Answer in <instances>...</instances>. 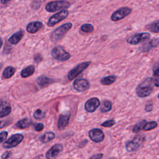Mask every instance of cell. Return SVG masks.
<instances>
[{"mask_svg": "<svg viewBox=\"0 0 159 159\" xmlns=\"http://www.w3.org/2000/svg\"><path fill=\"white\" fill-rule=\"evenodd\" d=\"M11 155V152H6L3 153V155L1 156L2 158H7Z\"/></svg>", "mask_w": 159, "mask_h": 159, "instance_id": "obj_39", "label": "cell"}, {"mask_svg": "<svg viewBox=\"0 0 159 159\" xmlns=\"http://www.w3.org/2000/svg\"><path fill=\"white\" fill-rule=\"evenodd\" d=\"M6 122L5 121H0V129L4 127L6 125Z\"/></svg>", "mask_w": 159, "mask_h": 159, "instance_id": "obj_42", "label": "cell"}, {"mask_svg": "<svg viewBox=\"0 0 159 159\" xmlns=\"http://www.w3.org/2000/svg\"><path fill=\"white\" fill-rule=\"evenodd\" d=\"M53 82V80L45 76H40L37 79V83L41 88H44Z\"/></svg>", "mask_w": 159, "mask_h": 159, "instance_id": "obj_20", "label": "cell"}, {"mask_svg": "<svg viewBox=\"0 0 159 159\" xmlns=\"http://www.w3.org/2000/svg\"><path fill=\"white\" fill-rule=\"evenodd\" d=\"M43 127H44V125H43V124L42 123H38V124H37L35 125V129L36 131L39 132V131L42 130L43 129Z\"/></svg>", "mask_w": 159, "mask_h": 159, "instance_id": "obj_36", "label": "cell"}, {"mask_svg": "<svg viewBox=\"0 0 159 159\" xmlns=\"http://www.w3.org/2000/svg\"><path fill=\"white\" fill-rule=\"evenodd\" d=\"M11 112V106L7 101H2L0 103V117H4Z\"/></svg>", "mask_w": 159, "mask_h": 159, "instance_id": "obj_16", "label": "cell"}, {"mask_svg": "<svg viewBox=\"0 0 159 159\" xmlns=\"http://www.w3.org/2000/svg\"><path fill=\"white\" fill-rule=\"evenodd\" d=\"M145 137L143 135H137L131 140L125 143V148L128 152H132L139 150L143 145Z\"/></svg>", "mask_w": 159, "mask_h": 159, "instance_id": "obj_2", "label": "cell"}, {"mask_svg": "<svg viewBox=\"0 0 159 159\" xmlns=\"http://www.w3.org/2000/svg\"><path fill=\"white\" fill-rule=\"evenodd\" d=\"M22 1H24V0H22Z\"/></svg>", "mask_w": 159, "mask_h": 159, "instance_id": "obj_46", "label": "cell"}, {"mask_svg": "<svg viewBox=\"0 0 159 159\" xmlns=\"http://www.w3.org/2000/svg\"><path fill=\"white\" fill-rule=\"evenodd\" d=\"M16 72V69L12 66H7L2 73V77L4 79H8L12 77Z\"/></svg>", "mask_w": 159, "mask_h": 159, "instance_id": "obj_23", "label": "cell"}, {"mask_svg": "<svg viewBox=\"0 0 159 159\" xmlns=\"http://www.w3.org/2000/svg\"><path fill=\"white\" fill-rule=\"evenodd\" d=\"M111 108H112L111 102L108 100H104L102 102V104L100 107V111L102 113H105L110 111Z\"/></svg>", "mask_w": 159, "mask_h": 159, "instance_id": "obj_25", "label": "cell"}, {"mask_svg": "<svg viewBox=\"0 0 159 159\" xmlns=\"http://www.w3.org/2000/svg\"><path fill=\"white\" fill-rule=\"evenodd\" d=\"M89 137L94 142L99 143L104 140V134L99 129H93L89 132Z\"/></svg>", "mask_w": 159, "mask_h": 159, "instance_id": "obj_11", "label": "cell"}, {"mask_svg": "<svg viewBox=\"0 0 159 159\" xmlns=\"http://www.w3.org/2000/svg\"><path fill=\"white\" fill-rule=\"evenodd\" d=\"M158 98H159V94H158Z\"/></svg>", "mask_w": 159, "mask_h": 159, "instance_id": "obj_45", "label": "cell"}, {"mask_svg": "<svg viewBox=\"0 0 159 159\" xmlns=\"http://www.w3.org/2000/svg\"><path fill=\"white\" fill-rule=\"evenodd\" d=\"M73 88L78 92H83L89 88V83L86 79H76L73 82Z\"/></svg>", "mask_w": 159, "mask_h": 159, "instance_id": "obj_12", "label": "cell"}, {"mask_svg": "<svg viewBox=\"0 0 159 159\" xmlns=\"http://www.w3.org/2000/svg\"><path fill=\"white\" fill-rule=\"evenodd\" d=\"M90 61H85L78 64L77 66L72 68L68 73V78L70 80H72L86 70L90 65Z\"/></svg>", "mask_w": 159, "mask_h": 159, "instance_id": "obj_6", "label": "cell"}, {"mask_svg": "<svg viewBox=\"0 0 159 159\" xmlns=\"http://www.w3.org/2000/svg\"><path fill=\"white\" fill-rule=\"evenodd\" d=\"M24 34V32L22 30H20L18 32L14 34L11 37L9 38V42L13 45L17 44L22 39Z\"/></svg>", "mask_w": 159, "mask_h": 159, "instance_id": "obj_19", "label": "cell"}, {"mask_svg": "<svg viewBox=\"0 0 159 159\" xmlns=\"http://www.w3.org/2000/svg\"><path fill=\"white\" fill-rule=\"evenodd\" d=\"M7 135L8 133L6 131H3L0 133V143H2L3 141L5 140V139H6Z\"/></svg>", "mask_w": 159, "mask_h": 159, "instance_id": "obj_35", "label": "cell"}, {"mask_svg": "<svg viewBox=\"0 0 159 159\" xmlns=\"http://www.w3.org/2000/svg\"><path fill=\"white\" fill-rule=\"evenodd\" d=\"M81 30L85 33L92 32L94 30L93 26L90 24H84L81 26Z\"/></svg>", "mask_w": 159, "mask_h": 159, "instance_id": "obj_30", "label": "cell"}, {"mask_svg": "<svg viewBox=\"0 0 159 159\" xmlns=\"http://www.w3.org/2000/svg\"><path fill=\"white\" fill-rule=\"evenodd\" d=\"M11 1V0H1V2L2 3V4H6V3H7L9 1Z\"/></svg>", "mask_w": 159, "mask_h": 159, "instance_id": "obj_43", "label": "cell"}, {"mask_svg": "<svg viewBox=\"0 0 159 159\" xmlns=\"http://www.w3.org/2000/svg\"><path fill=\"white\" fill-rule=\"evenodd\" d=\"M152 109H153V105L152 104H147L145 107V111L146 112H150L152 111Z\"/></svg>", "mask_w": 159, "mask_h": 159, "instance_id": "obj_38", "label": "cell"}, {"mask_svg": "<svg viewBox=\"0 0 159 159\" xmlns=\"http://www.w3.org/2000/svg\"><path fill=\"white\" fill-rule=\"evenodd\" d=\"M72 27V24L68 22L63 24L59 27L57 28L51 35V39L53 42H57L61 39L65 34Z\"/></svg>", "mask_w": 159, "mask_h": 159, "instance_id": "obj_3", "label": "cell"}, {"mask_svg": "<svg viewBox=\"0 0 159 159\" xmlns=\"http://www.w3.org/2000/svg\"><path fill=\"white\" fill-rule=\"evenodd\" d=\"M24 136L21 134H16L11 135L9 139L5 141L2 147L5 148H11L18 145L23 140Z\"/></svg>", "mask_w": 159, "mask_h": 159, "instance_id": "obj_8", "label": "cell"}, {"mask_svg": "<svg viewBox=\"0 0 159 159\" xmlns=\"http://www.w3.org/2000/svg\"><path fill=\"white\" fill-rule=\"evenodd\" d=\"M32 123V121L30 119L25 118V119H22L19 120L16 123V127L19 129H25V128H27L28 127H29Z\"/></svg>", "mask_w": 159, "mask_h": 159, "instance_id": "obj_21", "label": "cell"}, {"mask_svg": "<svg viewBox=\"0 0 159 159\" xmlns=\"http://www.w3.org/2000/svg\"><path fill=\"white\" fill-rule=\"evenodd\" d=\"M55 137V134L52 132H45L43 135L40 137V140L42 143H47L53 140Z\"/></svg>", "mask_w": 159, "mask_h": 159, "instance_id": "obj_24", "label": "cell"}, {"mask_svg": "<svg viewBox=\"0 0 159 159\" xmlns=\"http://www.w3.org/2000/svg\"><path fill=\"white\" fill-rule=\"evenodd\" d=\"M153 75L154 76H159V64H156L153 66Z\"/></svg>", "mask_w": 159, "mask_h": 159, "instance_id": "obj_34", "label": "cell"}, {"mask_svg": "<svg viewBox=\"0 0 159 159\" xmlns=\"http://www.w3.org/2000/svg\"><path fill=\"white\" fill-rule=\"evenodd\" d=\"M145 123H146V120H143L138 122L133 127L132 132L134 133H138V132H139L142 130V129H143V125H144V124Z\"/></svg>", "mask_w": 159, "mask_h": 159, "instance_id": "obj_29", "label": "cell"}, {"mask_svg": "<svg viewBox=\"0 0 159 159\" xmlns=\"http://www.w3.org/2000/svg\"><path fill=\"white\" fill-rule=\"evenodd\" d=\"M70 118V113L66 112L60 115L58 120V128L60 130L65 129L68 124Z\"/></svg>", "mask_w": 159, "mask_h": 159, "instance_id": "obj_15", "label": "cell"}, {"mask_svg": "<svg viewBox=\"0 0 159 159\" xmlns=\"http://www.w3.org/2000/svg\"><path fill=\"white\" fill-rule=\"evenodd\" d=\"M147 29L152 32L159 33V20L150 24L147 27Z\"/></svg>", "mask_w": 159, "mask_h": 159, "instance_id": "obj_27", "label": "cell"}, {"mask_svg": "<svg viewBox=\"0 0 159 159\" xmlns=\"http://www.w3.org/2000/svg\"><path fill=\"white\" fill-rule=\"evenodd\" d=\"M63 150V145L60 143H57L52 146L46 153L45 157L48 159L55 158Z\"/></svg>", "mask_w": 159, "mask_h": 159, "instance_id": "obj_14", "label": "cell"}, {"mask_svg": "<svg viewBox=\"0 0 159 159\" xmlns=\"http://www.w3.org/2000/svg\"><path fill=\"white\" fill-rule=\"evenodd\" d=\"M41 5V2L39 0H35V1H33L32 3V7L33 9H37L40 7Z\"/></svg>", "mask_w": 159, "mask_h": 159, "instance_id": "obj_33", "label": "cell"}, {"mask_svg": "<svg viewBox=\"0 0 159 159\" xmlns=\"http://www.w3.org/2000/svg\"><path fill=\"white\" fill-rule=\"evenodd\" d=\"M51 55L53 58L61 61H66L71 57L70 54L61 46H57L53 48L51 51Z\"/></svg>", "mask_w": 159, "mask_h": 159, "instance_id": "obj_5", "label": "cell"}, {"mask_svg": "<svg viewBox=\"0 0 159 159\" xmlns=\"http://www.w3.org/2000/svg\"><path fill=\"white\" fill-rule=\"evenodd\" d=\"M153 78H147L143 81L136 88V93L139 98H146L148 96L153 89Z\"/></svg>", "mask_w": 159, "mask_h": 159, "instance_id": "obj_1", "label": "cell"}, {"mask_svg": "<svg viewBox=\"0 0 159 159\" xmlns=\"http://www.w3.org/2000/svg\"><path fill=\"white\" fill-rule=\"evenodd\" d=\"M70 6V4L68 1L65 0L55 1H52L47 3L45 6V9L48 12H55L58 10L65 9L68 8Z\"/></svg>", "mask_w": 159, "mask_h": 159, "instance_id": "obj_4", "label": "cell"}, {"mask_svg": "<svg viewBox=\"0 0 159 159\" xmlns=\"http://www.w3.org/2000/svg\"><path fill=\"white\" fill-rule=\"evenodd\" d=\"M102 157H103V155L102 153H99V154H95V155L91 156L90 157V158H98V159H99V158H101Z\"/></svg>", "mask_w": 159, "mask_h": 159, "instance_id": "obj_40", "label": "cell"}, {"mask_svg": "<svg viewBox=\"0 0 159 159\" xmlns=\"http://www.w3.org/2000/svg\"><path fill=\"white\" fill-rule=\"evenodd\" d=\"M116 124V121L114 119H110L104 121L101 124V126L104 127H110Z\"/></svg>", "mask_w": 159, "mask_h": 159, "instance_id": "obj_32", "label": "cell"}, {"mask_svg": "<svg viewBox=\"0 0 159 159\" xmlns=\"http://www.w3.org/2000/svg\"><path fill=\"white\" fill-rule=\"evenodd\" d=\"M42 23L39 21L30 22L27 26V31L30 34H34L42 27Z\"/></svg>", "mask_w": 159, "mask_h": 159, "instance_id": "obj_18", "label": "cell"}, {"mask_svg": "<svg viewBox=\"0 0 159 159\" xmlns=\"http://www.w3.org/2000/svg\"><path fill=\"white\" fill-rule=\"evenodd\" d=\"M44 116H45V113L41 109H37L34 112V117L36 119H38V120L42 119H43L44 117Z\"/></svg>", "mask_w": 159, "mask_h": 159, "instance_id": "obj_31", "label": "cell"}, {"mask_svg": "<svg viewBox=\"0 0 159 159\" xmlns=\"http://www.w3.org/2000/svg\"><path fill=\"white\" fill-rule=\"evenodd\" d=\"M158 125V124L156 121H150L148 122H146L143 127V129L144 130L148 131V130H150L152 129H153L155 128H156Z\"/></svg>", "mask_w": 159, "mask_h": 159, "instance_id": "obj_28", "label": "cell"}, {"mask_svg": "<svg viewBox=\"0 0 159 159\" xmlns=\"http://www.w3.org/2000/svg\"><path fill=\"white\" fill-rule=\"evenodd\" d=\"M100 105V101L97 98L89 99L84 104V109L88 112H94Z\"/></svg>", "mask_w": 159, "mask_h": 159, "instance_id": "obj_13", "label": "cell"}, {"mask_svg": "<svg viewBox=\"0 0 159 159\" xmlns=\"http://www.w3.org/2000/svg\"><path fill=\"white\" fill-rule=\"evenodd\" d=\"M153 82L155 86L159 87V78H156L155 79H153Z\"/></svg>", "mask_w": 159, "mask_h": 159, "instance_id": "obj_41", "label": "cell"}, {"mask_svg": "<svg viewBox=\"0 0 159 159\" xmlns=\"http://www.w3.org/2000/svg\"><path fill=\"white\" fill-rule=\"evenodd\" d=\"M132 12V9L127 7H124L119 9L115 11L111 16V19L112 21H118L120 19H124Z\"/></svg>", "mask_w": 159, "mask_h": 159, "instance_id": "obj_10", "label": "cell"}, {"mask_svg": "<svg viewBox=\"0 0 159 159\" xmlns=\"http://www.w3.org/2000/svg\"><path fill=\"white\" fill-rule=\"evenodd\" d=\"M116 80V76L110 75L102 78L101 80V83L102 85H110L112 84Z\"/></svg>", "mask_w": 159, "mask_h": 159, "instance_id": "obj_26", "label": "cell"}, {"mask_svg": "<svg viewBox=\"0 0 159 159\" xmlns=\"http://www.w3.org/2000/svg\"><path fill=\"white\" fill-rule=\"evenodd\" d=\"M68 15V11L66 9H62L60 12L55 14L50 17L48 20L47 25L49 27H52L58 22L65 19Z\"/></svg>", "mask_w": 159, "mask_h": 159, "instance_id": "obj_7", "label": "cell"}, {"mask_svg": "<svg viewBox=\"0 0 159 159\" xmlns=\"http://www.w3.org/2000/svg\"><path fill=\"white\" fill-rule=\"evenodd\" d=\"M34 71H35V67L33 65H30L24 68L22 70L20 73V75L22 78H27L31 76L34 73Z\"/></svg>", "mask_w": 159, "mask_h": 159, "instance_id": "obj_22", "label": "cell"}, {"mask_svg": "<svg viewBox=\"0 0 159 159\" xmlns=\"http://www.w3.org/2000/svg\"><path fill=\"white\" fill-rule=\"evenodd\" d=\"M2 43H3V41H2V39L0 37V48L2 47Z\"/></svg>", "mask_w": 159, "mask_h": 159, "instance_id": "obj_44", "label": "cell"}, {"mask_svg": "<svg viewBox=\"0 0 159 159\" xmlns=\"http://www.w3.org/2000/svg\"><path fill=\"white\" fill-rule=\"evenodd\" d=\"M150 38V35L147 32H143L135 34L133 36L130 37L127 40V42L132 45H136L142 42L148 40Z\"/></svg>", "mask_w": 159, "mask_h": 159, "instance_id": "obj_9", "label": "cell"}, {"mask_svg": "<svg viewBox=\"0 0 159 159\" xmlns=\"http://www.w3.org/2000/svg\"><path fill=\"white\" fill-rule=\"evenodd\" d=\"M159 43V40L154 39L152 40H150L147 42V43H145L142 46L140 47V51L142 52H146L149 50H150L152 48L157 47Z\"/></svg>", "mask_w": 159, "mask_h": 159, "instance_id": "obj_17", "label": "cell"}, {"mask_svg": "<svg viewBox=\"0 0 159 159\" xmlns=\"http://www.w3.org/2000/svg\"><path fill=\"white\" fill-rule=\"evenodd\" d=\"M42 60V57L40 54H35L34 55V61L37 63L41 61Z\"/></svg>", "mask_w": 159, "mask_h": 159, "instance_id": "obj_37", "label": "cell"}]
</instances>
